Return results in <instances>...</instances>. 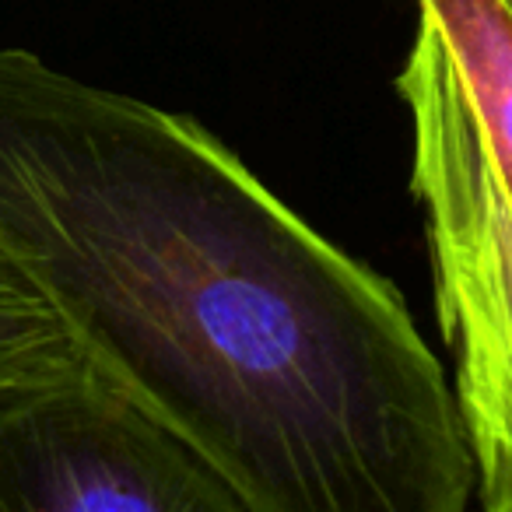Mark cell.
<instances>
[{"instance_id":"277c9868","label":"cell","mask_w":512,"mask_h":512,"mask_svg":"<svg viewBox=\"0 0 512 512\" xmlns=\"http://www.w3.org/2000/svg\"><path fill=\"white\" fill-rule=\"evenodd\" d=\"M498 179L512 197V11L502 0H414Z\"/></svg>"},{"instance_id":"7a4b0ae2","label":"cell","mask_w":512,"mask_h":512,"mask_svg":"<svg viewBox=\"0 0 512 512\" xmlns=\"http://www.w3.org/2000/svg\"><path fill=\"white\" fill-rule=\"evenodd\" d=\"M397 88L411 109V190L425 211L435 309L484 512L512 509V197L442 53L414 32Z\"/></svg>"},{"instance_id":"3957f363","label":"cell","mask_w":512,"mask_h":512,"mask_svg":"<svg viewBox=\"0 0 512 512\" xmlns=\"http://www.w3.org/2000/svg\"><path fill=\"white\" fill-rule=\"evenodd\" d=\"M0 512H249L228 481L92 369L0 397Z\"/></svg>"},{"instance_id":"52a82bcc","label":"cell","mask_w":512,"mask_h":512,"mask_svg":"<svg viewBox=\"0 0 512 512\" xmlns=\"http://www.w3.org/2000/svg\"><path fill=\"white\" fill-rule=\"evenodd\" d=\"M509 512H512V509H509Z\"/></svg>"},{"instance_id":"5b68a950","label":"cell","mask_w":512,"mask_h":512,"mask_svg":"<svg viewBox=\"0 0 512 512\" xmlns=\"http://www.w3.org/2000/svg\"><path fill=\"white\" fill-rule=\"evenodd\" d=\"M88 369L64 316L0 253V397L67 383Z\"/></svg>"},{"instance_id":"6da1fadb","label":"cell","mask_w":512,"mask_h":512,"mask_svg":"<svg viewBox=\"0 0 512 512\" xmlns=\"http://www.w3.org/2000/svg\"><path fill=\"white\" fill-rule=\"evenodd\" d=\"M0 253L249 512H470L453 379L400 292L190 116L0 50Z\"/></svg>"},{"instance_id":"8992f818","label":"cell","mask_w":512,"mask_h":512,"mask_svg":"<svg viewBox=\"0 0 512 512\" xmlns=\"http://www.w3.org/2000/svg\"><path fill=\"white\" fill-rule=\"evenodd\" d=\"M502 4H505V8H509V11H512V0H502Z\"/></svg>"}]
</instances>
